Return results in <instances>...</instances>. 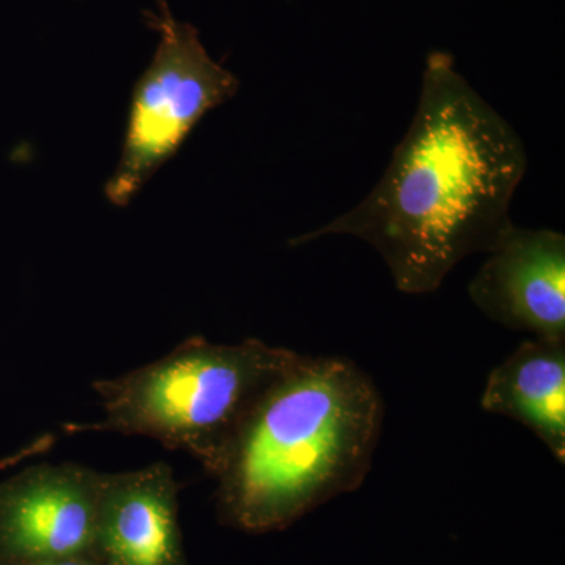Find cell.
<instances>
[{
    "label": "cell",
    "instance_id": "9c48e42d",
    "mask_svg": "<svg viewBox=\"0 0 565 565\" xmlns=\"http://www.w3.org/2000/svg\"><path fill=\"white\" fill-rule=\"evenodd\" d=\"M25 565H102L92 557H79V559L52 561V563L25 564Z\"/></svg>",
    "mask_w": 565,
    "mask_h": 565
},
{
    "label": "cell",
    "instance_id": "6da1fadb",
    "mask_svg": "<svg viewBox=\"0 0 565 565\" xmlns=\"http://www.w3.org/2000/svg\"><path fill=\"white\" fill-rule=\"evenodd\" d=\"M525 145L471 87L448 52L426 58L411 128L384 177L353 210L291 239L352 236L384 259L401 292L437 291L457 264L490 253L515 225Z\"/></svg>",
    "mask_w": 565,
    "mask_h": 565
},
{
    "label": "cell",
    "instance_id": "8992f818",
    "mask_svg": "<svg viewBox=\"0 0 565 565\" xmlns=\"http://www.w3.org/2000/svg\"><path fill=\"white\" fill-rule=\"evenodd\" d=\"M481 313L539 340L565 341V236L512 226L468 285Z\"/></svg>",
    "mask_w": 565,
    "mask_h": 565
},
{
    "label": "cell",
    "instance_id": "277c9868",
    "mask_svg": "<svg viewBox=\"0 0 565 565\" xmlns=\"http://www.w3.org/2000/svg\"><path fill=\"white\" fill-rule=\"evenodd\" d=\"M159 33L154 57L134 90L120 162L106 184L107 200L126 206L173 158L207 111L236 96L239 79L207 54L200 33L178 21L166 0L147 11Z\"/></svg>",
    "mask_w": 565,
    "mask_h": 565
},
{
    "label": "cell",
    "instance_id": "3957f363",
    "mask_svg": "<svg viewBox=\"0 0 565 565\" xmlns=\"http://www.w3.org/2000/svg\"><path fill=\"white\" fill-rule=\"evenodd\" d=\"M299 359L256 338L191 337L156 362L95 382L106 418L87 429L152 438L195 457L214 478L259 397Z\"/></svg>",
    "mask_w": 565,
    "mask_h": 565
},
{
    "label": "cell",
    "instance_id": "52a82bcc",
    "mask_svg": "<svg viewBox=\"0 0 565 565\" xmlns=\"http://www.w3.org/2000/svg\"><path fill=\"white\" fill-rule=\"evenodd\" d=\"M180 484L167 463L103 473L93 559L102 565H189Z\"/></svg>",
    "mask_w": 565,
    "mask_h": 565
},
{
    "label": "cell",
    "instance_id": "5b68a950",
    "mask_svg": "<svg viewBox=\"0 0 565 565\" xmlns=\"http://www.w3.org/2000/svg\"><path fill=\"white\" fill-rule=\"evenodd\" d=\"M103 473L41 463L0 484V565L92 557Z\"/></svg>",
    "mask_w": 565,
    "mask_h": 565
},
{
    "label": "cell",
    "instance_id": "ba28073f",
    "mask_svg": "<svg viewBox=\"0 0 565 565\" xmlns=\"http://www.w3.org/2000/svg\"><path fill=\"white\" fill-rule=\"evenodd\" d=\"M482 411L527 427L565 463V341H525L487 377Z\"/></svg>",
    "mask_w": 565,
    "mask_h": 565
},
{
    "label": "cell",
    "instance_id": "7a4b0ae2",
    "mask_svg": "<svg viewBox=\"0 0 565 565\" xmlns=\"http://www.w3.org/2000/svg\"><path fill=\"white\" fill-rule=\"evenodd\" d=\"M385 405L362 367L343 356L300 359L259 397L214 479L223 525L286 530L363 484Z\"/></svg>",
    "mask_w": 565,
    "mask_h": 565
}]
</instances>
